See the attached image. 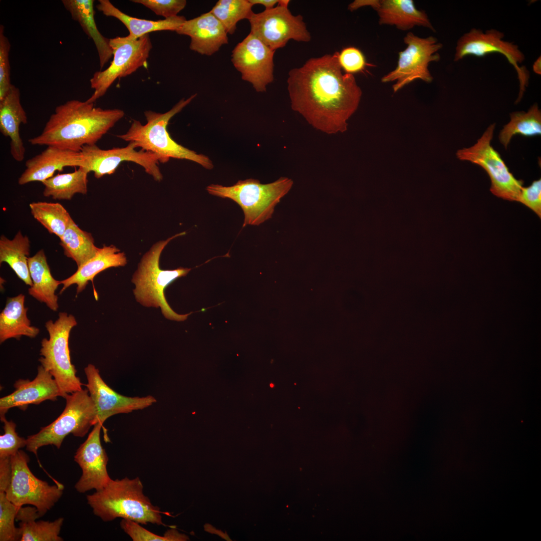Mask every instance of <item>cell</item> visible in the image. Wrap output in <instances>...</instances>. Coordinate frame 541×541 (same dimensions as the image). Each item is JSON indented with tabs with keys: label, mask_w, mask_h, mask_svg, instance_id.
Masks as SVG:
<instances>
[{
	"label": "cell",
	"mask_w": 541,
	"mask_h": 541,
	"mask_svg": "<svg viewBox=\"0 0 541 541\" xmlns=\"http://www.w3.org/2000/svg\"><path fill=\"white\" fill-rule=\"evenodd\" d=\"M339 52L309 59L291 69L287 79L291 108L315 129L327 134L343 133L362 95L353 74L345 73Z\"/></svg>",
	"instance_id": "obj_1"
},
{
	"label": "cell",
	"mask_w": 541,
	"mask_h": 541,
	"mask_svg": "<svg viewBox=\"0 0 541 541\" xmlns=\"http://www.w3.org/2000/svg\"><path fill=\"white\" fill-rule=\"evenodd\" d=\"M124 116L120 109H103L93 103L69 100L55 108L42 133L29 142L79 152L85 145L96 144Z\"/></svg>",
	"instance_id": "obj_2"
},
{
	"label": "cell",
	"mask_w": 541,
	"mask_h": 541,
	"mask_svg": "<svg viewBox=\"0 0 541 541\" xmlns=\"http://www.w3.org/2000/svg\"><path fill=\"white\" fill-rule=\"evenodd\" d=\"M94 514L104 521L117 517L142 524L164 525L159 507L154 506L143 493V485L138 477L111 479L100 490L86 496Z\"/></svg>",
	"instance_id": "obj_3"
},
{
	"label": "cell",
	"mask_w": 541,
	"mask_h": 541,
	"mask_svg": "<svg viewBox=\"0 0 541 541\" xmlns=\"http://www.w3.org/2000/svg\"><path fill=\"white\" fill-rule=\"evenodd\" d=\"M196 96L195 94L187 99H181L170 110L164 113L150 110L145 111V124L134 120L128 131L117 137L133 143L137 148L156 154L168 161L170 158L185 159L195 162L207 169H212L213 163L207 156L198 154L177 143L170 137L167 129L169 120Z\"/></svg>",
	"instance_id": "obj_4"
},
{
	"label": "cell",
	"mask_w": 541,
	"mask_h": 541,
	"mask_svg": "<svg viewBox=\"0 0 541 541\" xmlns=\"http://www.w3.org/2000/svg\"><path fill=\"white\" fill-rule=\"evenodd\" d=\"M185 234L182 232L154 244L142 257L132 279L135 285L133 293L137 302L147 307H159L165 318L176 321H185L191 313L180 315L175 312L165 299L164 290L177 279L186 276L191 268L162 269L159 266V259L162 250L170 240Z\"/></svg>",
	"instance_id": "obj_5"
},
{
	"label": "cell",
	"mask_w": 541,
	"mask_h": 541,
	"mask_svg": "<svg viewBox=\"0 0 541 541\" xmlns=\"http://www.w3.org/2000/svg\"><path fill=\"white\" fill-rule=\"evenodd\" d=\"M293 180L281 177L274 182L262 184L253 178L239 180L232 186L211 184L206 187L208 193L237 203L243 210L247 225H258L272 218L276 206L291 189Z\"/></svg>",
	"instance_id": "obj_6"
},
{
	"label": "cell",
	"mask_w": 541,
	"mask_h": 541,
	"mask_svg": "<svg viewBox=\"0 0 541 541\" xmlns=\"http://www.w3.org/2000/svg\"><path fill=\"white\" fill-rule=\"evenodd\" d=\"M64 398L66 406L61 414L37 433L28 436V451L37 455L40 448L49 445L59 449L68 435L83 437L95 425L96 407L87 389L68 394Z\"/></svg>",
	"instance_id": "obj_7"
},
{
	"label": "cell",
	"mask_w": 541,
	"mask_h": 541,
	"mask_svg": "<svg viewBox=\"0 0 541 541\" xmlns=\"http://www.w3.org/2000/svg\"><path fill=\"white\" fill-rule=\"evenodd\" d=\"M77 325L74 316L60 312L58 319L45 324L49 338L41 341V365L56 380L65 398L68 394L81 390L83 385L76 376V370L71 363L69 339L71 330Z\"/></svg>",
	"instance_id": "obj_8"
},
{
	"label": "cell",
	"mask_w": 541,
	"mask_h": 541,
	"mask_svg": "<svg viewBox=\"0 0 541 541\" xmlns=\"http://www.w3.org/2000/svg\"><path fill=\"white\" fill-rule=\"evenodd\" d=\"M113 51V60L104 70L95 72L90 80L94 93L86 101L94 103L103 96L118 78L131 74L139 68L146 66L152 44L148 34L137 39L128 35L109 39Z\"/></svg>",
	"instance_id": "obj_9"
},
{
	"label": "cell",
	"mask_w": 541,
	"mask_h": 541,
	"mask_svg": "<svg viewBox=\"0 0 541 541\" xmlns=\"http://www.w3.org/2000/svg\"><path fill=\"white\" fill-rule=\"evenodd\" d=\"M11 461V480L5 492L7 498L19 508L25 504L33 505L43 516L61 497L64 486L51 485L36 477L29 467V456L22 450L12 456Z\"/></svg>",
	"instance_id": "obj_10"
},
{
	"label": "cell",
	"mask_w": 541,
	"mask_h": 541,
	"mask_svg": "<svg viewBox=\"0 0 541 541\" xmlns=\"http://www.w3.org/2000/svg\"><path fill=\"white\" fill-rule=\"evenodd\" d=\"M495 123L489 125L473 146L458 150L456 156L481 167L491 181L490 191L505 200L518 201L523 181L516 179L491 145Z\"/></svg>",
	"instance_id": "obj_11"
},
{
	"label": "cell",
	"mask_w": 541,
	"mask_h": 541,
	"mask_svg": "<svg viewBox=\"0 0 541 541\" xmlns=\"http://www.w3.org/2000/svg\"><path fill=\"white\" fill-rule=\"evenodd\" d=\"M407 45L399 52L396 68L381 78L382 83L395 81L392 88L394 93L416 80L431 83L433 78L428 69L429 64L440 59L437 53L442 44L433 37L420 38L409 32L404 38Z\"/></svg>",
	"instance_id": "obj_12"
},
{
	"label": "cell",
	"mask_w": 541,
	"mask_h": 541,
	"mask_svg": "<svg viewBox=\"0 0 541 541\" xmlns=\"http://www.w3.org/2000/svg\"><path fill=\"white\" fill-rule=\"evenodd\" d=\"M250 32L273 51L284 47L290 40L309 42L311 39L303 17L294 16L288 7L278 5L253 13L248 20Z\"/></svg>",
	"instance_id": "obj_13"
},
{
	"label": "cell",
	"mask_w": 541,
	"mask_h": 541,
	"mask_svg": "<svg viewBox=\"0 0 541 541\" xmlns=\"http://www.w3.org/2000/svg\"><path fill=\"white\" fill-rule=\"evenodd\" d=\"M137 148L132 143L124 147L106 150L100 148L96 144L85 145L80 151L84 159L82 167L89 173L93 172L96 178H100L114 173L121 163L132 162L142 166L155 180L161 181L163 175L158 164L168 161L153 152L137 150Z\"/></svg>",
	"instance_id": "obj_14"
},
{
	"label": "cell",
	"mask_w": 541,
	"mask_h": 541,
	"mask_svg": "<svg viewBox=\"0 0 541 541\" xmlns=\"http://www.w3.org/2000/svg\"><path fill=\"white\" fill-rule=\"evenodd\" d=\"M504 34L491 29L483 32L472 29L460 37L457 43L454 61H458L469 55L482 57L493 53L503 55L512 65L517 74L519 82V92L515 102L518 103L523 96L528 83L529 75L524 67H520L525 58L518 46L503 40Z\"/></svg>",
	"instance_id": "obj_15"
},
{
	"label": "cell",
	"mask_w": 541,
	"mask_h": 541,
	"mask_svg": "<svg viewBox=\"0 0 541 541\" xmlns=\"http://www.w3.org/2000/svg\"><path fill=\"white\" fill-rule=\"evenodd\" d=\"M275 52L249 33L233 49L231 60L243 80L256 92H264L274 81Z\"/></svg>",
	"instance_id": "obj_16"
},
{
	"label": "cell",
	"mask_w": 541,
	"mask_h": 541,
	"mask_svg": "<svg viewBox=\"0 0 541 541\" xmlns=\"http://www.w3.org/2000/svg\"><path fill=\"white\" fill-rule=\"evenodd\" d=\"M84 371L87 380L86 386L96 407L95 424L100 422L103 425L113 415L144 409L157 401L151 395L128 397L116 392L105 382L99 369L93 364L88 365Z\"/></svg>",
	"instance_id": "obj_17"
},
{
	"label": "cell",
	"mask_w": 541,
	"mask_h": 541,
	"mask_svg": "<svg viewBox=\"0 0 541 541\" xmlns=\"http://www.w3.org/2000/svg\"><path fill=\"white\" fill-rule=\"evenodd\" d=\"M103 425L96 423L86 440L80 445L74 455V461L82 470V475L75 485L80 493L104 487L111 479L107 471L108 457L102 446L100 433Z\"/></svg>",
	"instance_id": "obj_18"
},
{
	"label": "cell",
	"mask_w": 541,
	"mask_h": 541,
	"mask_svg": "<svg viewBox=\"0 0 541 541\" xmlns=\"http://www.w3.org/2000/svg\"><path fill=\"white\" fill-rule=\"evenodd\" d=\"M14 387V392L0 399L1 420L6 418L10 408L18 407L24 410L30 404L38 405L47 400L54 401L58 397H62L56 380L42 365L38 367L34 380L19 379Z\"/></svg>",
	"instance_id": "obj_19"
},
{
	"label": "cell",
	"mask_w": 541,
	"mask_h": 541,
	"mask_svg": "<svg viewBox=\"0 0 541 541\" xmlns=\"http://www.w3.org/2000/svg\"><path fill=\"white\" fill-rule=\"evenodd\" d=\"M84 159L81 152L48 146L40 154L28 159L26 169L18 179L20 185L33 181L43 182L53 176L56 171L66 167H82Z\"/></svg>",
	"instance_id": "obj_20"
},
{
	"label": "cell",
	"mask_w": 541,
	"mask_h": 541,
	"mask_svg": "<svg viewBox=\"0 0 541 541\" xmlns=\"http://www.w3.org/2000/svg\"><path fill=\"white\" fill-rule=\"evenodd\" d=\"M175 32L190 37V50L201 55L211 56L228 43L224 27L210 12L186 20Z\"/></svg>",
	"instance_id": "obj_21"
},
{
	"label": "cell",
	"mask_w": 541,
	"mask_h": 541,
	"mask_svg": "<svg viewBox=\"0 0 541 541\" xmlns=\"http://www.w3.org/2000/svg\"><path fill=\"white\" fill-rule=\"evenodd\" d=\"M28 118L20 101V91L12 85L0 100V131L10 138V152L13 158L21 162L25 158L26 149L20 134V125L26 124Z\"/></svg>",
	"instance_id": "obj_22"
},
{
	"label": "cell",
	"mask_w": 541,
	"mask_h": 541,
	"mask_svg": "<svg viewBox=\"0 0 541 541\" xmlns=\"http://www.w3.org/2000/svg\"><path fill=\"white\" fill-rule=\"evenodd\" d=\"M374 10L381 25L395 26L402 31L409 30L415 26L434 31L425 11L418 10L412 0H379Z\"/></svg>",
	"instance_id": "obj_23"
},
{
	"label": "cell",
	"mask_w": 541,
	"mask_h": 541,
	"mask_svg": "<svg viewBox=\"0 0 541 541\" xmlns=\"http://www.w3.org/2000/svg\"><path fill=\"white\" fill-rule=\"evenodd\" d=\"M127 259L124 252L114 245L104 246L99 248L97 254L68 278L60 281L63 285L60 294L73 285H77L76 294L82 292L90 281L102 271L111 267L124 266Z\"/></svg>",
	"instance_id": "obj_24"
},
{
	"label": "cell",
	"mask_w": 541,
	"mask_h": 541,
	"mask_svg": "<svg viewBox=\"0 0 541 541\" xmlns=\"http://www.w3.org/2000/svg\"><path fill=\"white\" fill-rule=\"evenodd\" d=\"M25 296L22 294L7 298L6 306L0 314V343L8 339L20 340L23 336L35 338L39 328L31 325L25 307Z\"/></svg>",
	"instance_id": "obj_25"
},
{
	"label": "cell",
	"mask_w": 541,
	"mask_h": 541,
	"mask_svg": "<svg viewBox=\"0 0 541 541\" xmlns=\"http://www.w3.org/2000/svg\"><path fill=\"white\" fill-rule=\"evenodd\" d=\"M28 265L33 285L29 289V295L37 301L45 303L53 311L59 308L58 297L56 290L61 284L51 273L43 249L28 258Z\"/></svg>",
	"instance_id": "obj_26"
},
{
	"label": "cell",
	"mask_w": 541,
	"mask_h": 541,
	"mask_svg": "<svg viewBox=\"0 0 541 541\" xmlns=\"http://www.w3.org/2000/svg\"><path fill=\"white\" fill-rule=\"evenodd\" d=\"M64 7L72 18L78 22L85 34L92 39L98 53L100 69L113 56L109 39L99 32L95 21V10L93 0H63Z\"/></svg>",
	"instance_id": "obj_27"
},
{
	"label": "cell",
	"mask_w": 541,
	"mask_h": 541,
	"mask_svg": "<svg viewBox=\"0 0 541 541\" xmlns=\"http://www.w3.org/2000/svg\"><path fill=\"white\" fill-rule=\"evenodd\" d=\"M97 9L104 15L115 18L129 31V36L137 39L149 33L159 31H176L186 21L183 16H177L158 21L141 19L121 12L108 0H99Z\"/></svg>",
	"instance_id": "obj_28"
},
{
	"label": "cell",
	"mask_w": 541,
	"mask_h": 541,
	"mask_svg": "<svg viewBox=\"0 0 541 541\" xmlns=\"http://www.w3.org/2000/svg\"><path fill=\"white\" fill-rule=\"evenodd\" d=\"M40 517L37 508L21 507L16 518L19 521L20 541H62L59 534L64 518L60 517L53 521L39 520Z\"/></svg>",
	"instance_id": "obj_29"
},
{
	"label": "cell",
	"mask_w": 541,
	"mask_h": 541,
	"mask_svg": "<svg viewBox=\"0 0 541 541\" xmlns=\"http://www.w3.org/2000/svg\"><path fill=\"white\" fill-rule=\"evenodd\" d=\"M30 252V241L27 235L19 231L12 239L5 235L0 237V263H7L17 276L26 285L32 286L28 258Z\"/></svg>",
	"instance_id": "obj_30"
},
{
	"label": "cell",
	"mask_w": 541,
	"mask_h": 541,
	"mask_svg": "<svg viewBox=\"0 0 541 541\" xmlns=\"http://www.w3.org/2000/svg\"><path fill=\"white\" fill-rule=\"evenodd\" d=\"M83 167L73 172L58 174L42 183L45 186L43 195L54 199L71 200L76 193L86 194L88 188V174Z\"/></svg>",
	"instance_id": "obj_31"
},
{
	"label": "cell",
	"mask_w": 541,
	"mask_h": 541,
	"mask_svg": "<svg viewBox=\"0 0 541 541\" xmlns=\"http://www.w3.org/2000/svg\"><path fill=\"white\" fill-rule=\"evenodd\" d=\"M60 239L64 254L76 262L78 268L93 257L99 249L92 234L81 229L74 221Z\"/></svg>",
	"instance_id": "obj_32"
},
{
	"label": "cell",
	"mask_w": 541,
	"mask_h": 541,
	"mask_svg": "<svg viewBox=\"0 0 541 541\" xmlns=\"http://www.w3.org/2000/svg\"><path fill=\"white\" fill-rule=\"evenodd\" d=\"M516 134L526 137L541 134V112L537 104L533 105L527 112L512 113L510 121L499 133V140L506 149L512 137Z\"/></svg>",
	"instance_id": "obj_33"
},
{
	"label": "cell",
	"mask_w": 541,
	"mask_h": 541,
	"mask_svg": "<svg viewBox=\"0 0 541 541\" xmlns=\"http://www.w3.org/2000/svg\"><path fill=\"white\" fill-rule=\"evenodd\" d=\"M29 206L34 217L50 233L60 238L74 221L64 207L58 202H34Z\"/></svg>",
	"instance_id": "obj_34"
},
{
	"label": "cell",
	"mask_w": 541,
	"mask_h": 541,
	"mask_svg": "<svg viewBox=\"0 0 541 541\" xmlns=\"http://www.w3.org/2000/svg\"><path fill=\"white\" fill-rule=\"evenodd\" d=\"M248 0H219L210 11L222 24L227 34L232 35L237 23L248 20L254 13Z\"/></svg>",
	"instance_id": "obj_35"
},
{
	"label": "cell",
	"mask_w": 541,
	"mask_h": 541,
	"mask_svg": "<svg viewBox=\"0 0 541 541\" xmlns=\"http://www.w3.org/2000/svg\"><path fill=\"white\" fill-rule=\"evenodd\" d=\"M120 526L123 531L134 541H182L188 537L180 533L175 529L166 531L163 536L155 534L141 526L139 523L129 519H122Z\"/></svg>",
	"instance_id": "obj_36"
},
{
	"label": "cell",
	"mask_w": 541,
	"mask_h": 541,
	"mask_svg": "<svg viewBox=\"0 0 541 541\" xmlns=\"http://www.w3.org/2000/svg\"><path fill=\"white\" fill-rule=\"evenodd\" d=\"M19 507L10 501L5 492H0V540H20L15 520Z\"/></svg>",
	"instance_id": "obj_37"
},
{
	"label": "cell",
	"mask_w": 541,
	"mask_h": 541,
	"mask_svg": "<svg viewBox=\"0 0 541 541\" xmlns=\"http://www.w3.org/2000/svg\"><path fill=\"white\" fill-rule=\"evenodd\" d=\"M1 421L4 423V434L0 436V458L11 457L26 446L27 439L18 435L14 422L8 421L6 418Z\"/></svg>",
	"instance_id": "obj_38"
},
{
	"label": "cell",
	"mask_w": 541,
	"mask_h": 541,
	"mask_svg": "<svg viewBox=\"0 0 541 541\" xmlns=\"http://www.w3.org/2000/svg\"><path fill=\"white\" fill-rule=\"evenodd\" d=\"M11 44L4 34V26H0V100L6 95L12 85L9 53Z\"/></svg>",
	"instance_id": "obj_39"
},
{
	"label": "cell",
	"mask_w": 541,
	"mask_h": 541,
	"mask_svg": "<svg viewBox=\"0 0 541 541\" xmlns=\"http://www.w3.org/2000/svg\"><path fill=\"white\" fill-rule=\"evenodd\" d=\"M338 61L345 73L350 74L363 71L368 65L362 52L354 47L345 48L339 53Z\"/></svg>",
	"instance_id": "obj_40"
},
{
	"label": "cell",
	"mask_w": 541,
	"mask_h": 541,
	"mask_svg": "<svg viewBox=\"0 0 541 541\" xmlns=\"http://www.w3.org/2000/svg\"><path fill=\"white\" fill-rule=\"evenodd\" d=\"M132 2L144 6L165 19L178 16L187 3L185 0H133Z\"/></svg>",
	"instance_id": "obj_41"
},
{
	"label": "cell",
	"mask_w": 541,
	"mask_h": 541,
	"mask_svg": "<svg viewBox=\"0 0 541 541\" xmlns=\"http://www.w3.org/2000/svg\"><path fill=\"white\" fill-rule=\"evenodd\" d=\"M519 202L541 216V180H534L531 185L522 187L518 198Z\"/></svg>",
	"instance_id": "obj_42"
},
{
	"label": "cell",
	"mask_w": 541,
	"mask_h": 541,
	"mask_svg": "<svg viewBox=\"0 0 541 541\" xmlns=\"http://www.w3.org/2000/svg\"><path fill=\"white\" fill-rule=\"evenodd\" d=\"M11 457L0 458V492H5L10 483L12 476Z\"/></svg>",
	"instance_id": "obj_43"
},
{
	"label": "cell",
	"mask_w": 541,
	"mask_h": 541,
	"mask_svg": "<svg viewBox=\"0 0 541 541\" xmlns=\"http://www.w3.org/2000/svg\"><path fill=\"white\" fill-rule=\"evenodd\" d=\"M378 2L379 0H356L349 5L348 10L352 12L365 6H370L375 9Z\"/></svg>",
	"instance_id": "obj_44"
},
{
	"label": "cell",
	"mask_w": 541,
	"mask_h": 541,
	"mask_svg": "<svg viewBox=\"0 0 541 541\" xmlns=\"http://www.w3.org/2000/svg\"><path fill=\"white\" fill-rule=\"evenodd\" d=\"M251 4L253 6L255 4H260L265 7V10L270 9L275 7L278 4V0H248Z\"/></svg>",
	"instance_id": "obj_45"
},
{
	"label": "cell",
	"mask_w": 541,
	"mask_h": 541,
	"mask_svg": "<svg viewBox=\"0 0 541 541\" xmlns=\"http://www.w3.org/2000/svg\"><path fill=\"white\" fill-rule=\"evenodd\" d=\"M204 529L205 530H206V531L209 532L211 533L217 534L218 535L220 536L222 538H223L227 540H231V539H230L229 537L226 533H224V532H223L221 530L215 529V528H214V530H213L211 528V527H210V524H205L204 525Z\"/></svg>",
	"instance_id": "obj_46"
},
{
	"label": "cell",
	"mask_w": 541,
	"mask_h": 541,
	"mask_svg": "<svg viewBox=\"0 0 541 541\" xmlns=\"http://www.w3.org/2000/svg\"><path fill=\"white\" fill-rule=\"evenodd\" d=\"M533 71L537 74H541V59L540 57L534 62L533 65Z\"/></svg>",
	"instance_id": "obj_47"
}]
</instances>
